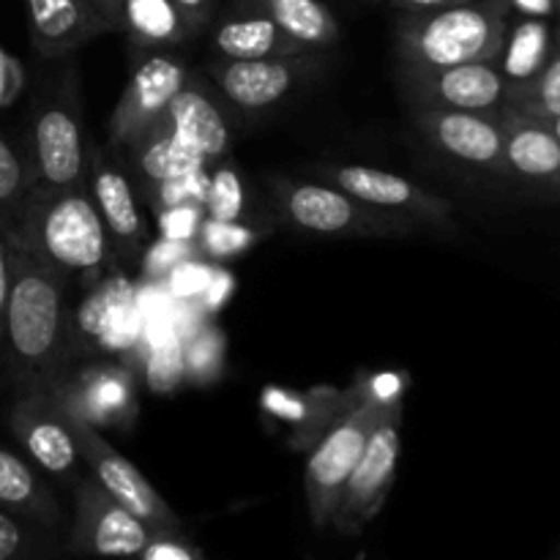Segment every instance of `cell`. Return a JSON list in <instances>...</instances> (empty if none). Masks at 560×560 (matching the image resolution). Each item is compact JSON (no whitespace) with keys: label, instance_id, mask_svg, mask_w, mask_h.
<instances>
[{"label":"cell","instance_id":"f1b7e54d","mask_svg":"<svg viewBox=\"0 0 560 560\" xmlns=\"http://www.w3.org/2000/svg\"><path fill=\"white\" fill-rule=\"evenodd\" d=\"M55 550L52 530L0 509V560H47Z\"/></svg>","mask_w":560,"mask_h":560},{"label":"cell","instance_id":"4dcf8cb0","mask_svg":"<svg viewBox=\"0 0 560 560\" xmlns=\"http://www.w3.org/2000/svg\"><path fill=\"white\" fill-rule=\"evenodd\" d=\"M206 197L211 219H219V222H235V219L241 217L244 191H241V180L233 170H222V173L213 175V180L208 184Z\"/></svg>","mask_w":560,"mask_h":560},{"label":"cell","instance_id":"484cf974","mask_svg":"<svg viewBox=\"0 0 560 560\" xmlns=\"http://www.w3.org/2000/svg\"><path fill=\"white\" fill-rule=\"evenodd\" d=\"M552 47H556V38L550 36V27L536 16L520 22L512 33H506V42L498 55V66H501L509 85L528 82L530 77L539 74L550 58Z\"/></svg>","mask_w":560,"mask_h":560},{"label":"cell","instance_id":"9c48e42d","mask_svg":"<svg viewBox=\"0 0 560 560\" xmlns=\"http://www.w3.org/2000/svg\"><path fill=\"white\" fill-rule=\"evenodd\" d=\"M58 383V381H55ZM55 383L42 392L20 394L11 405L9 430L22 446V452L52 479L74 487L80 476V448L69 413L60 402Z\"/></svg>","mask_w":560,"mask_h":560},{"label":"cell","instance_id":"5b68a950","mask_svg":"<svg viewBox=\"0 0 560 560\" xmlns=\"http://www.w3.org/2000/svg\"><path fill=\"white\" fill-rule=\"evenodd\" d=\"M88 148L80 82L74 69H66L63 77L33 102L25 148L33 186L60 189L82 184L88 173Z\"/></svg>","mask_w":560,"mask_h":560},{"label":"cell","instance_id":"ac0fdd59","mask_svg":"<svg viewBox=\"0 0 560 560\" xmlns=\"http://www.w3.org/2000/svg\"><path fill=\"white\" fill-rule=\"evenodd\" d=\"M156 126L206 162L224 156L233 140L224 104L213 96L208 82L191 77Z\"/></svg>","mask_w":560,"mask_h":560},{"label":"cell","instance_id":"e575fe53","mask_svg":"<svg viewBox=\"0 0 560 560\" xmlns=\"http://www.w3.org/2000/svg\"><path fill=\"white\" fill-rule=\"evenodd\" d=\"M197 213L200 211L189 206H170L167 211L162 213L164 238H173V241L191 238L197 230Z\"/></svg>","mask_w":560,"mask_h":560},{"label":"cell","instance_id":"6da1fadb","mask_svg":"<svg viewBox=\"0 0 560 560\" xmlns=\"http://www.w3.org/2000/svg\"><path fill=\"white\" fill-rule=\"evenodd\" d=\"M9 249L11 288L0 342V377L20 397L49 388L63 377L71 323L63 277L11 238Z\"/></svg>","mask_w":560,"mask_h":560},{"label":"cell","instance_id":"ee69618b","mask_svg":"<svg viewBox=\"0 0 560 560\" xmlns=\"http://www.w3.org/2000/svg\"><path fill=\"white\" fill-rule=\"evenodd\" d=\"M556 3H558V9H560V0H556Z\"/></svg>","mask_w":560,"mask_h":560},{"label":"cell","instance_id":"ba28073f","mask_svg":"<svg viewBox=\"0 0 560 560\" xmlns=\"http://www.w3.org/2000/svg\"><path fill=\"white\" fill-rule=\"evenodd\" d=\"M69 421L82 463L91 468L93 479L104 487V492H109L120 506H126L137 520H142L153 530V536L180 534L178 514L159 495L156 487L142 476V470L131 459H126L118 448H113V443L102 435V430L85 424L74 413H69Z\"/></svg>","mask_w":560,"mask_h":560},{"label":"cell","instance_id":"7402d4cb","mask_svg":"<svg viewBox=\"0 0 560 560\" xmlns=\"http://www.w3.org/2000/svg\"><path fill=\"white\" fill-rule=\"evenodd\" d=\"M213 47L224 60H262L282 58V55L312 52L295 44L271 16L257 9H246L241 14L228 16L219 22L213 33Z\"/></svg>","mask_w":560,"mask_h":560},{"label":"cell","instance_id":"52a82bcc","mask_svg":"<svg viewBox=\"0 0 560 560\" xmlns=\"http://www.w3.org/2000/svg\"><path fill=\"white\" fill-rule=\"evenodd\" d=\"M402 413L405 397L399 394L386 405L353 474H350L348 485H345L342 501H339L337 514L331 520V528L337 534H361L386 506L394 476H397L399 452H402Z\"/></svg>","mask_w":560,"mask_h":560},{"label":"cell","instance_id":"60d3db41","mask_svg":"<svg viewBox=\"0 0 560 560\" xmlns=\"http://www.w3.org/2000/svg\"><path fill=\"white\" fill-rule=\"evenodd\" d=\"M394 3L402 5L405 11H430V9H443V5L468 3V0H394Z\"/></svg>","mask_w":560,"mask_h":560},{"label":"cell","instance_id":"30bf717a","mask_svg":"<svg viewBox=\"0 0 560 560\" xmlns=\"http://www.w3.org/2000/svg\"><path fill=\"white\" fill-rule=\"evenodd\" d=\"M186 80H189V71L173 55L151 52L148 58H142L131 71L129 82L109 115V148L131 151L162 120Z\"/></svg>","mask_w":560,"mask_h":560},{"label":"cell","instance_id":"836d02e7","mask_svg":"<svg viewBox=\"0 0 560 560\" xmlns=\"http://www.w3.org/2000/svg\"><path fill=\"white\" fill-rule=\"evenodd\" d=\"M22 85H25V71H22L20 60L0 49V107H11L20 96Z\"/></svg>","mask_w":560,"mask_h":560},{"label":"cell","instance_id":"f6af8a7d","mask_svg":"<svg viewBox=\"0 0 560 560\" xmlns=\"http://www.w3.org/2000/svg\"><path fill=\"white\" fill-rule=\"evenodd\" d=\"M558 560H560V556H558Z\"/></svg>","mask_w":560,"mask_h":560},{"label":"cell","instance_id":"4316f807","mask_svg":"<svg viewBox=\"0 0 560 560\" xmlns=\"http://www.w3.org/2000/svg\"><path fill=\"white\" fill-rule=\"evenodd\" d=\"M506 104L528 118H560V44L556 42L545 69L528 82H514L506 91Z\"/></svg>","mask_w":560,"mask_h":560},{"label":"cell","instance_id":"7c38bea8","mask_svg":"<svg viewBox=\"0 0 560 560\" xmlns=\"http://www.w3.org/2000/svg\"><path fill=\"white\" fill-rule=\"evenodd\" d=\"M320 178L366 206L413 219L421 228H454V206L446 197L432 195L424 186L388 170L366 167V164H337V167H323Z\"/></svg>","mask_w":560,"mask_h":560},{"label":"cell","instance_id":"7bdbcfd3","mask_svg":"<svg viewBox=\"0 0 560 560\" xmlns=\"http://www.w3.org/2000/svg\"><path fill=\"white\" fill-rule=\"evenodd\" d=\"M556 42L560 44V27H558V33H556Z\"/></svg>","mask_w":560,"mask_h":560},{"label":"cell","instance_id":"603a6c76","mask_svg":"<svg viewBox=\"0 0 560 560\" xmlns=\"http://www.w3.org/2000/svg\"><path fill=\"white\" fill-rule=\"evenodd\" d=\"M120 33H126L135 47L162 49L186 42L197 27L175 0H124Z\"/></svg>","mask_w":560,"mask_h":560},{"label":"cell","instance_id":"2e32d148","mask_svg":"<svg viewBox=\"0 0 560 560\" xmlns=\"http://www.w3.org/2000/svg\"><path fill=\"white\" fill-rule=\"evenodd\" d=\"M416 129L435 151L446 153L457 162L487 170V173L509 175L506 145H503V129L498 115L419 107Z\"/></svg>","mask_w":560,"mask_h":560},{"label":"cell","instance_id":"ab89813d","mask_svg":"<svg viewBox=\"0 0 560 560\" xmlns=\"http://www.w3.org/2000/svg\"><path fill=\"white\" fill-rule=\"evenodd\" d=\"M93 9L98 11V16L104 20V25L109 27V33L120 31V11H124V0H91Z\"/></svg>","mask_w":560,"mask_h":560},{"label":"cell","instance_id":"1f68e13d","mask_svg":"<svg viewBox=\"0 0 560 560\" xmlns=\"http://www.w3.org/2000/svg\"><path fill=\"white\" fill-rule=\"evenodd\" d=\"M252 241H255V233L235 222H219V219H211V222L202 228V249L211 257L238 255V252H244Z\"/></svg>","mask_w":560,"mask_h":560},{"label":"cell","instance_id":"8992f818","mask_svg":"<svg viewBox=\"0 0 560 560\" xmlns=\"http://www.w3.org/2000/svg\"><path fill=\"white\" fill-rule=\"evenodd\" d=\"M273 200L284 222L301 233L328 238H405L421 230L413 219L366 206L326 180H277Z\"/></svg>","mask_w":560,"mask_h":560},{"label":"cell","instance_id":"44dd1931","mask_svg":"<svg viewBox=\"0 0 560 560\" xmlns=\"http://www.w3.org/2000/svg\"><path fill=\"white\" fill-rule=\"evenodd\" d=\"M0 509L25 517L47 530H60L66 523L63 506L58 503L47 481L20 454L0 448Z\"/></svg>","mask_w":560,"mask_h":560},{"label":"cell","instance_id":"f35d334b","mask_svg":"<svg viewBox=\"0 0 560 560\" xmlns=\"http://www.w3.org/2000/svg\"><path fill=\"white\" fill-rule=\"evenodd\" d=\"M506 5H512V9L523 11V14H528V16H536V20H541V16H550L558 11L556 0H506Z\"/></svg>","mask_w":560,"mask_h":560},{"label":"cell","instance_id":"cb8c5ba5","mask_svg":"<svg viewBox=\"0 0 560 560\" xmlns=\"http://www.w3.org/2000/svg\"><path fill=\"white\" fill-rule=\"evenodd\" d=\"M252 9L271 16L295 44L320 52L339 42V22L323 0H246Z\"/></svg>","mask_w":560,"mask_h":560},{"label":"cell","instance_id":"5bb4252c","mask_svg":"<svg viewBox=\"0 0 560 560\" xmlns=\"http://www.w3.org/2000/svg\"><path fill=\"white\" fill-rule=\"evenodd\" d=\"M320 66L317 52L282 55L262 60H217L211 66V85L219 96L241 113H262L282 102L299 82Z\"/></svg>","mask_w":560,"mask_h":560},{"label":"cell","instance_id":"e0dca14e","mask_svg":"<svg viewBox=\"0 0 560 560\" xmlns=\"http://www.w3.org/2000/svg\"><path fill=\"white\" fill-rule=\"evenodd\" d=\"M85 184L93 202H96V211L109 235V244L115 246L118 257L135 260L142 252V244H145V222H142L140 206H137L129 178L104 156L98 145L88 148Z\"/></svg>","mask_w":560,"mask_h":560},{"label":"cell","instance_id":"74e56055","mask_svg":"<svg viewBox=\"0 0 560 560\" xmlns=\"http://www.w3.org/2000/svg\"><path fill=\"white\" fill-rule=\"evenodd\" d=\"M175 5H178L180 11H184L186 16L191 20V25L200 31V27H206L208 22H211V14H213V0H175Z\"/></svg>","mask_w":560,"mask_h":560},{"label":"cell","instance_id":"4fadbf2b","mask_svg":"<svg viewBox=\"0 0 560 560\" xmlns=\"http://www.w3.org/2000/svg\"><path fill=\"white\" fill-rule=\"evenodd\" d=\"M402 80L419 107L463 109L498 115L506 104L509 80L498 60L441 66V69H402Z\"/></svg>","mask_w":560,"mask_h":560},{"label":"cell","instance_id":"f546056e","mask_svg":"<svg viewBox=\"0 0 560 560\" xmlns=\"http://www.w3.org/2000/svg\"><path fill=\"white\" fill-rule=\"evenodd\" d=\"M222 353L224 339L217 328L202 326L200 331L191 334L189 345H186V372L195 377L197 383L213 381L219 370H222Z\"/></svg>","mask_w":560,"mask_h":560},{"label":"cell","instance_id":"9a60e30c","mask_svg":"<svg viewBox=\"0 0 560 560\" xmlns=\"http://www.w3.org/2000/svg\"><path fill=\"white\" fill-rule=\"evenodd\" d=\"M69 413L96 430H126L137 419V383L124 364L102 361L55 383Z\"/></svg>","mask_w":560,"mask_h":560},{"label":"cell","instance_id":"277c9868","mask_svg":"<svg viewBox=\"0 0 560 560\" xmlns=\"http://www.w3.org/2000/svg\"><path fill=\"white\" fill-rule=\"evenodd\" d=\"M509 33L506 0H468L430 11H408L397 22L402 69L498 60Z\"/></svg>","mask_w":560,"mask_h":560},{"label":"cell","instance_id":"d4e9b609","mask_svg":"<svg viewBox=\"0 0 560 560\" xmlns=\"http://www.w3.org/2000/svg\"><path fill=\"white\" fill-rule=\"evenodd\" d=\"M135 162L140 167V173L145 175L153 184H167V180L189 178V175L202 173L206 167V159H200L197 153H191L189 148H184L180 142H175L173 137L164 129L153 126L135 148Z\"/></svg>","mask_w":560,"mask_h":560},{"label":"cell","instance_id":"83f0119b","mask_svg":"<svg viewBox=\"0 0 560 560\" xmlns=\"http://www.w3.org/2000/svg\"><path fill=\"white\" fill-rule=\"evenodd\" d=\"M33 189V173L25 151L0 135V228L9 230L20 213L22 202Z\"/></svg>","mask_w":560,"mask_h":560},{"label":"cell","instance_id":"d6a6232c","mask_svg":"<svg viewBox=\"0 0 560 560\" xmlns=\"http://www.w3.org/2000/svg\"><path fill=\"white\" fill-rule=\"evenodd\" d=\"M135 560H206L195 545L180 539V534L153 536L145 550Z\"/></svg>","mask_w":560,"mask_h":560},{"label":"cell","instance_id":"d590c367","mask_svg":"<svg viewBox=\"0 0 560 560\" xmlns=\"http://www.w3.org/2000/svg\"><path fill=\"white\" fill-rule=\"evenodd\" d=\"M178 262H184V241L164 238L162 244L148 252V268H151V273H170Z\"/></svg>","mask_w":560,"mask_h":560},{"label":"cell","instance_id":"8fae6325","mask_svg":"<svg viewBox=\"0 0 560 560\" xmlns=\"http://www.w3.org/2000/svg\"><path fill=\"white\" fill-rule=\"evenodd\" d=\"M153 539V530L120 506L96 479L74 485V520L69 550L93 558H137Z\"/></svg>","mask_w":560,"mask_h":560},{"label":"cell","instance_id":"8d00e7d4","mask_svg":"<svg viewBox=\"0 0 560 560\" xmlns=\"http://www.w3.org/2000/svg\"><path fill=\"white\" fill-rule=\"evenodd\" d=\"M11 288V249L9 235L0 228V342H3V317H5V301H9Z\"/></svg>","mask_w":560,"mask_h":560},{"label":"cell","instance_id":"ffe728a7","mask_svg":"<svg viewBox=\"0 0 560 560\" xmlns=\"http://www.w3.org/2000/svg\"><path fill=\"white\" fill-rule=\"evenodd\" d=\"M27 33L42 58H66L109 33L91 0H25Z\"/></svg>","mask_w":560,"mask_h":560},{"label":"cell","instance_id":"b9f144b4","mask_svg":"<svg viewBox=\"0 0 560 560\" xmlns=\"http://www.w3.org/2000/svg\"><path fill=\"white\" fill-rule=\"evenodd\" d=\"M541 124H545L547 129H550L552 135H556L558 140H560V118H547V120H541Z\"/></svg>","mask_w":560,"mask_h":560},{"label":"cell","instance_id":"3957f363","mask_svg":"<svg viewBox=\"0 0 560 560\" xmlns=\"http://www.w3.org/2000/svg\"><path fill=\"white\" fill-rule=\"evenodd\" d=\"M399 394H402V383L394 375H361L359 383L348 392L342 413L312 446L304 470V490L312 525L317 530L331 528L345 485H348L372 430L381 421L386 405Z\"/></svg>","mask_w":560,"mask_h":560},{"label":"cell","instance_id":"d6986e66","mask_svg":"<svg viewBox=\"0 0 560 560\" xmlns=\"http://www.w3.org/2000/svg\"><path fill=\"white\" fill-rule=\"evenodd\" d=\"M506 145L509 178L536 186L560 200V140L541 120L503 104L498 113Z\"/></svg>","mask_w":560,"mask_h":560},{"label":"cell","instance_id":"7a4b0ae2","mask_svg":"<svg viewBox=\"0 0 560 560\" xmlns=\"http://www.w3.org/2000/svg\"><path fill=\"white\" fill-rule=\"evenodd\" d=\"M5 235L47 262L66 284H96L113 262V244L85 180L60 189L33 186Z\"/></svg>","mask_w":560,"mask_h":560}]
</instances>
